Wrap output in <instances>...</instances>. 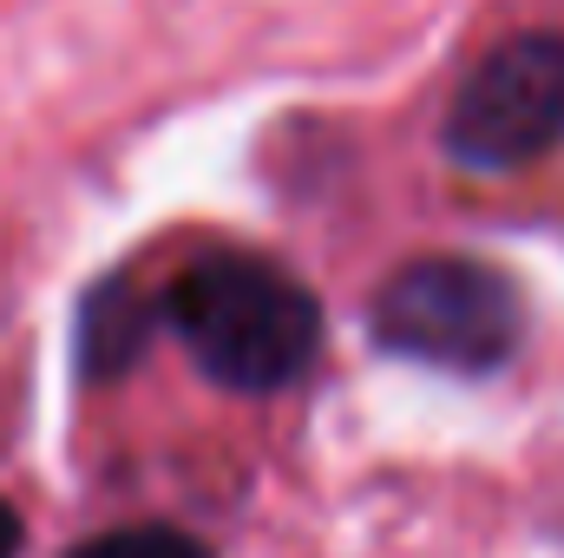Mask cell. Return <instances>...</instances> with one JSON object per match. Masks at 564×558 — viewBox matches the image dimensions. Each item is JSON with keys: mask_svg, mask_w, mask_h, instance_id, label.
<instances>
[{"mask_svg": "<svg viewBox=\"0 0 564 558\" xmlns=\"http://www.w3.org/2000/svg\"><path fill=\"white\" fill-rule=\"evenodd\" d=\"M184 355L230 395H276L322 348V302L263 257H204L164 296Z\"/></svg>", "mask_w": 564, "mask_h": 558, "instance_id": "cell-1", "label": "cell"}, {"mask_svg": "<svg viewBox=\"0 0 564 558\" xmlns=\"http://www.w3.org/2000/svg\"><path fill=\"white\" fill-rule=\"evenodd\" d=\"M151 335V309L132 282H99L86 302H79V368L86 382H106L119 368H132Z\"/></svg>", "mask_w": 564, "mask_h": 558, "instance_id": "cell-4", "label": "cell"}, {"mask_svg": "<svg viewBox=\"0 0 564 558\" xmlns=\"http://www.w3.org/2000/svg\"><path fill=\"white\" fill-rule=\"evenodd\" d=\"M368 329L388 355L446 375H492L525 342V296L479 257H414L375 289Z\"/></svg>", "mask_w": 564, "mask_h": 558, "instance_id": "cell-2", "label": "cell"}, {"mask_svg": "<svg viewBox=\"0 0 564 558\" xmlns=\"http://www.w3.org/2000/svg\"><path fill=\"white\" fill-rule=\"evenodd\" d=\"M446 158L479 178L532 171L564 144V33L499 40L446 106Z\"/></svg>", "mask_w": 564, "mask_h": 558, "instance_id": "cell-3", "label": "cell"}, {"mask_svg": "<svg viewBox=\"0 0 564 558\" xmlns=\"http://www.w3.org/2000/svg\"><path fill=\"white\" fill-rule=\"evenodd\" d=\"M0 558H20V513L0 500Z\"/></svg>", "mask_w": 564, "mask_h": 558, "instance_id": "cell-6", "label": "cell"}, {"mask_svg": "<svg viewBox=\"0 0 564 558\" xmlns=\"http://www.w3.org/2000/svg\"><path fill=\"white\" fill-rule=\"evenodd\" d=\"M66 558H210V546H204V539H191L184 526H158V519H144V526L99 533V539L73 546Z\"/></svg>", "mask_w": 564, "mask_h": 558, "instance_id": "cell-5", "label": "cell"}]
</instances>
